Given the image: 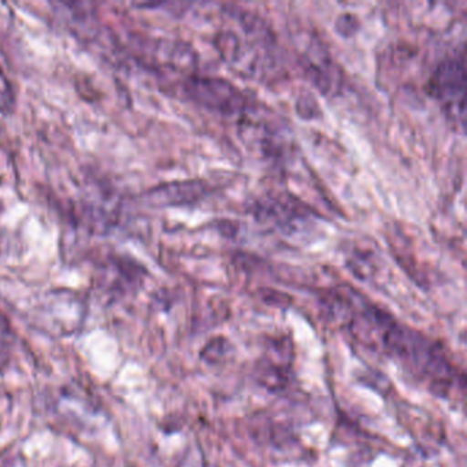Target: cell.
Masks as SVG:
<instances>
[{
	"label": "cell",
	"instance_id": "1",
	"mask_svg": "<svg viewBox=\"0 0 467 467\" xmlns=\"http://www.w3.org/2000/svg\"><path fill=\"white\" fill-rule=\"evenodd\" d=\"M12 91L6 78L0 72V110H7L12 106Z\"/></svg>",
	"mask_w": 467,
	"mask_h": 467
}]
</instances>
